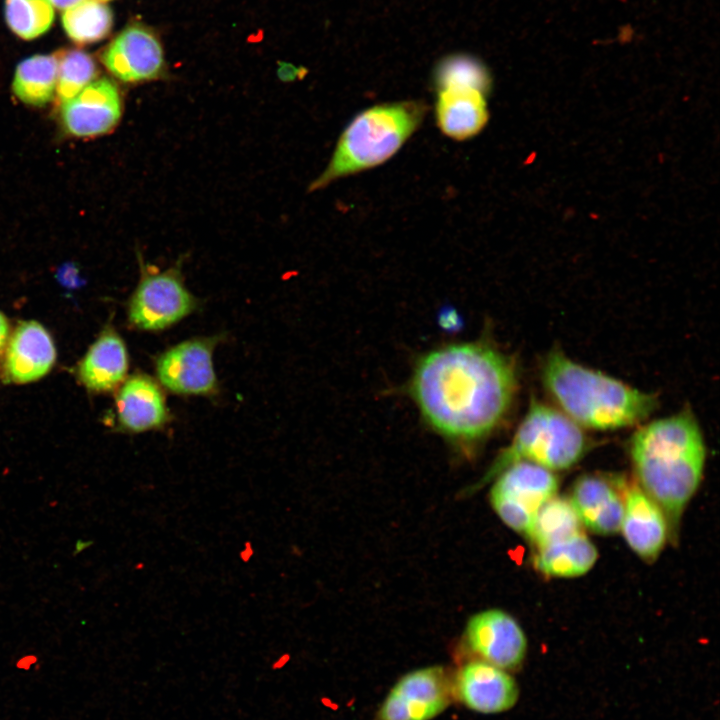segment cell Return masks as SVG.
<instances>
[{"mask_svg": "<svg viewBox=\"0 0 720 720\" xmlns=\"http://www.w3.org/2000/svg\"><path fill=\"white\" fill-rule=\"evenodd\" d=\"M437 90L448 86H467L487 94L490 78L486 68L470 56L445 58L435 72Z\"/></svg>", "mask_w": 720, "mask_h": 720, "instance_id": "484cf974", "label": "cell"}, {"mask_svg": "<svg viewBox=\"0 0 720 720\" xmlns=\"http://www.w3.org/2000/svg\"><path fill=\"white\" fill-rule=\"evenodd\" d=\"M55 56L58 61L55 93L62 104L94 81L98 75V68L94 59L80 49L60 50Z\"/></svg>", "mask_w": 720, "mask_h": 720, "instance_id": "cb8c5ba5", "label": "cell"}, {"mask_svg": "<svg viewBox=\"0 0 720 720\" xmlns=\"http://www.w3.org/2000/svg\"><path fill=\"white\" fill-rule=\"evenodd\" d=\"M518 387L514 362L492 346L461 343L425 354L410 392L424 419L456 441L485 438L504 420Z\"/></svg>", "mask_w": 720, "mask_h": 720, "instance_id": "6da1fadb", "label": "cell"}, {"mask_svg": "<svg viewBox=\"0 0 720 720\" xmlns=\"http://www.w3.org/2000/svg\"><path fill=\"white\" fill-rule=\"evenodd\" d=\"M116 409L121 426L131 432L159 428L168 419L164 395L147 375H133L124 382Z\"/></svg>", "mask_w": 720, "mask_h": 720, "instance_id": "ac0fdd59", "label": "cell"}, {"mask_svg": "<svg viewBox=\"0 0 720 720\" xmlns=\"http://www.w3.org/2000/svg\"><path fill=\"white\" fill-rule=\"evenodd\" d=\"M122 100L115 82L104 77L92 81L76 96L61 104L65 130L76 137L110 132L119 122Z\"/></svg>", "mask_w": 720, "mask_h": 720, "instance_id": "7c38bea8", "label": "cell"}, {"mask_svg": "<svg viewBox=\"0 0 720 720\" xmlns=\"http://www.w3.org/2000/svg\"><path fill=\"white\" fill-rule=\"evenodd\" d=\"M629 453L640 487L662 509L670 533L703 477L706 446L691 409L642 423Z\"/></svg>", "mask_w": 720, "mask_h": 720, "instance_id": "7a4b0ae2", "label": "cell"}, {"mask_svg": "<svg viewBox=\"0 0 720 720\" xmlns=\"http://www.w3.org/2000/svg\"><path fill=\"white\" fill-rule=\"evenodd\" d=\"M452 690L454 698L482 714L508 711L519 699V687L510 672L479 659L458 669Z\"/></svg>", "mask_w": 720, "mask_h": 720, "instance_id": "30bf717a", "label": "cell"}, {"mask_svg": "<svg viewBox=\"0 0 720 720\" xmlns=\"http://www.w3.org/2000/svg\"><path fill=\"white\" fill-rule=\"evenodd\" d=\"M452 677L439 666L403 675L380 705L376 720H431L452 702Z\"/></svg>", "mask_w": 720, "mask_h": 720, "instance_id": "52a82bcc", "label": "cell"}, {"mask_svg": "<svg viewBox=\"0 0 720 720\" xmlns=\"http://www.w3.org/2000/svg\"><path fill=\"white\" fill-rule=\"evenodd\" d=\"M425 112V104L417 101L385 103L363 110L346 126L330 162L310 184L309 191L386 162L419 127Z\"/></svg>", "mask_w": 720, "mask_h": 720, "instance_id": "277c9868", "label": "cell"}, {"mask_svg": "<svg viewBox=\"0 0 720 720\" xmlns=\"http://www.w3.org/2000/svg\"><path fill=\"white\" fill-rule=\"evenodd\" d=\"M214 342L195 339L180 343L163 353L156 363L160 382L179 394H210L217 380L212 363Z\"/></svg>", "mask_w": 720, "mask_h": 720, "instance_id": "4fadbf2b", "label": "cell"}, {"mask_svg": "<svg viewBox=\"0 0 720 720\" xmlns=\"http://www.w3.org/2000/svg\"><path fill=\"white\" fill-rule=\"evenodd\" d=\"M597 558L596 547L581 532L537 549L533 561L535 568L546 576L568 578L586 574Z\"/></svg>", "mask_w": 720, "mask_h": 720, "instance_id": "ffe728a7", "label": "cell"}, {"mask_svg": "<svg viewBox=\"0 0 720 720\" xmlns=\"http://www.w3.org/2000/svg\"><path fill=\"white\" fill-rule=\"evenodd\" d=\"M55 357L54 343L45 328L36 321L21 322L8 343L4 377L18 384L35 381L50 371Z\"/></svg>", "mask_w": 720, "mask_h": 720, "instance_id": "9a60e30c", "label": "cell"}, {"mask_svg": "<svg viewBox=\"0 0 720 720\" xmlns=\"http://www.w3.org/2000/svg\"><path fill=\"white\" fill-rule=\"evenodd\" d=\"M9 339V323L7 318L0 312V354L6 347Z\"/></svg>", "mask_w": 720, "mask_h": 720, "instance_id": "83f0119b", "label": "cell"}, {"mask_svg": "<svg viewBox=\"0 0 720 720\" xmlns=\"http://www.w3.org/2000/svg\"><path fill=\"white\" fill-rule=\"evenodd\" d=\"M110 8L100 0H82L64 10L62 25L75 43L89 44L105 38L112 27Z\"/></svg>", "mask_w": 720, "mask_h": 720, "instance_id": "603a6c76", "label": "cell"}, {"mask_svg": "<svg viewBox=\"0 0 720 720\" xmlns=\"http://www.w3.org/2000/svg\"><path fill=\"white\" fill-rule=\"evenodd\" d=\"M58 61L54 55H34L16 67L12 89L23 103L43 106L50 102L56 91Z\"/></svg>", "mask_w": 720, "mask_h": 720, "instance_id": "44dd1931", "label": "cell"}, {"mask_svg": "<svg viewBox=\"0 0 720 720\" xmlns=\"http://www.w3.org/2000/svg\"><path fill=\"white\" fill-rule=\"evenodd\" d=\"M49 2L54 8L65 10L78 2L82 0H46Z\"/></svg>", "mask_w": 720, "mask_h": 720, "instance_id": "f1b7e54d", "label": "cell"}, {"mask_svg": "<svg viewBox=\"0 0 720 720\" xmlns=\"http://www.w3.org/2000/svg\"><path fill=\"white\" fill-rule=\"evenodd\" d=\"M569 499L585 528L601 535L620 531L624 497L614 481L600 475H583L575 482Z\"/></svg>", "mask_w": 720, "mask_h": 720, "instance_id": "2e32d148", "label": "cell"}, {"mask_svg": "<svg viewBox=\"0 0 720 720\" xmlns=\"http://www.w3.org/2000/svg\"><path fill=\"white\" fill-rule=\"evenodd\" d=\"M127 369L125 344L121 337L109 328L101 333L81 360L78 376L89 390L105 392L114 389L125 379Z\"/></svg>", "mask_w": 720, "mask_h": 720, "instance_id": "d6986e66", "label": "cell"}, {"mask_svg": "<svg viewBox=\"0 0 720 720\" xmlns=\"http://www.w3.org/2000/svg\"><path fill=\"white\" fill-rule=\"evenodd\" d=\"M466 645L479 660L508 672L519 670L527 654V638L519 623L501 609H487L467 622Z\"/></svg>", "mask_w": 720, "mask_h": 720, "instance_id": "9c48e42d", "label": "cell"}, {"mask_svg": "<svg viewBox=\"0 0 720 720\" xmlns=\"http://www.w3.org/2000/svg\"><path fill=\"white\" fill-rule=\"evenodd\" d=\"M556 475L530 462H517L499 475L490 491V503L499 518L527 536L540 507L557 495Z\"/></svg>", "mask_w": 720, "mask_h": 720, "instance_id": "8992f818", "label": "cell"}, {"mask_svg": "<svg viewBox=\"0 0 720 720\" xmlns=\"http://www.w3.org/2000/svg\"><path fill=\"white\" fill-rule=\"evenodd\" d=\"M57 277L63 285L74 286L79 283L78 270L74 265H64L59 270Z\"/></svg>", "mask_w": 720, "mask_h": 720, "instance_id": "4316f807", "label": "cell"}, {"mask_svg": "<svg viewBox=\"0 0 720 720\" xmlns=\"http://www.w3.org/2000/svg\"><path fill=\"white\" fill-rule=\"evenodd\" d=\"M584 429L557 407L533 399L510 444L495 459L483 481L517 462H530L552 472L569 469L585 455Z\"/></svg>", "mask_w": 720, "mask_h": 720, "instance_id": "5b68a950", "label": "cell"}, {"mask_svg": "<svg viewBox=\"0 0 720 720\" xmlns=\"http://www.w3.org/2000/svg\"><path fill=\"white\" fill-rule=\"evenodd\" d=\"M620 530L630 548L642 559L651 561L662 551L669 528L658 504L640 486L632 485L624 496Z\"/></svg>", "mask_w": 720, "mask_h": 720, "instance_id": "5bb4252c", "label": "cell"}, {"mask_svg": "<svg viewBox=\"0 0 720 720\" xmlns=\"http://www.w3.org/2000/svg\"><path fill=\"white\" fill-rule=\"evenodd\" d=\"M486 94L467 86H448L438 90L435 116L438 127L448 137L467 140L486 125Z\"/></svg>", "mask_w": 720, "mask_h": 720, "instance_id": "e0dca14e", "label": "cell"}, {"mask_svg": "<svg viewBox=\"0 0 720 720\" xmlns=\"http://www.w3.org/2000/svg\"><path fill=\"white\" fill-rule=\"evenodd\" d=\"M570 499L555 495L538 510L528 538L536 549L583 532Z\"/></svg>", "mask_w": 720, "mask_h": 720, "instance_id": "7402d4cb", "label": "cell"}, {"mask_svg": "<svg viewBox=\"0 0 720 720\" xmlns=\"http://www.w3.org/2000/svg\"><path fill=\"white\" fill-rule=\"evenodd\" d=\"M101 60L106 69L126 83H140L162 77L164 54L155 34L134 24L126 27L105 48Z\"/></svg>", "mask_w": 720, "mask_h": 720, "instance_id": "8fae6325", "label": "cell"}, {"mask_svg": "<svg viewBox=\"0 0 720 720\" xmlns=\"http://www.w3.org/2000/svg\"><path fill=\"white\" fill-rule=\"evenodd\" d=\"M4 11L9 28L25 40L44 34L54 20V7L46 0H5Z\"/></svg>", "mask_w": 720, "mask_h": 720, "instance_id": "d4e9b609", "label": "cell"}, {"mask_svg": "<svg viewBox=\"0 0 720 720\" xmlns=\"http://www.w3.org/2000/svg\"><path fill=\"white\" fill-rule=\"evenodd\" d=\"M100 1H103V2H104V1H106V0H100Z\"/></svg>", "mask_w": 720, "mask_h": 720, "instance_id": "f546056e", "label": "cell"}, {"mask_svg": "<svg viewBox=\"0 0 720 720\" xmlns=\"http://www.w3.org/2000/svg\"><path fill=\"white\" fill-rule=\"evenodd\" d=\"M194 305L178 270L145 271L131 298L129 319L138 328L159 330L188 315Z\"/></svg>", "mask_w": 720, "mask_h": 720, "instance_id": "ba28073f", "label": "cell"}, {"mask_svg": "<svg viewBox=\"0 0 720 720\" xmlns=\"http://www.w3.org/2000/svg\"><path fill=\"white\" fill-rule=\"evenodd\" d=\"M544 388L557 408L582 429L610 431L640 425L656 410L658 398L559 350L542 365Z\"/></svg>", "mask_w": 720, "mask_h": 720, "instance_id": "3957f363", "label": "cell"}]
</instances>
